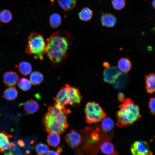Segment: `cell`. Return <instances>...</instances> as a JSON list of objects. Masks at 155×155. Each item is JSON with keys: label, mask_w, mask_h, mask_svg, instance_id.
Wrapping results in <instances>:
<instances>
[{"label": "cell", "mask_w": 155, "mask_h": 155, "mask_svg": "<svg viewBox=\"0 0 155 155\" xmlns=\"http://www.w3.org/2000/svg\"><path fill=\"white\" fill-rule=\"evenodd\" d=\"M23 106L25 111L29 114L36 112L39 108V105L37 102L33 99L28 100L25 102Z\"/></svg>", "instance_id": "e0dca14e"}, {"label": "cell", "mask_w": 155, "mask_h": 155, "mask_svg": "<svg viewBox=\"0 0 155 155\" xmlns=\"http://www.w3.org/2000/svg\"><path fill=\"white\" fill-rule=\"evenodd\" d=\"M82 99L80 91L77 88L65 84L54 98L55 102L62 106L79 104Z\"/></svg>", "instance_id": "277c9868"}, {"label": "cell", "mask_w": 155, "mask_h": 155, "mask_svg": "<svg viewBox=\"0 0 155 155\" xmlns=\"http://www.w3.org/2000/svg\"><path fill=\"white\" fill-rule=\"evenodd\" d=\"M19 77L15 71H8L5 73L3 76L4 85L8 87L15 86L18 82Z\"/></svg>", "instance_id": "30bf717a"}, {"label": "cell", "mask_w": 155, "mask_h": 155, "mask_svg": "<svg viewBox=\"0 0 155 155\" xmlns=\"http://www.w3.org/2000/svg\"><path fill=\"white\" fill-rule=\"evenodd\" d=\"M35 150L38 155L46 154L49 150V146L46 144L40 143L37 144L35 148Z\"/></svg>", "instance_id": "83f0119b"}, {"label": "cell", "mask_w": 155, "mask_h": 155, "mask_svg": "<svg viewBox=\"0 0 155 155\" xmlns=\"http://www.w3.org/2000/svg\"><path fill=\"white\" fill-rule=\"evenodd\" d=\"M145 84L146 91L152 93L155 91V76L153 73L145 75Z\"/></svg>", "instance_id": "9a60e30c"}, {"label": "cell", "mask_w": 155, "mask_h": 155, "mask_svg": "<svg viewBox=\"0 0 155 155\" xmlns=\"http://www.w3.org/2000/svg\"><path fill=\"white\" fill-rule=\"evenodd\" d=\"M11 137V135L4 131L0 132V152H3L15 146L9 140V138Z\"/></svg>", "instance_id": "8fae6325"}, {"label": "cell", "mask_w": 155, "mask_h": 155, "mask_svg": "<svg viewBox=\"0 0 155 155\" xmlns=\"http://www.w3.org/2000/svg\"><path fill=\"white\" fill-rule=\"evenodd\" d=\"M59 5L65 11L72 9L76 5V0H56Z\"/></svg>", "instance_id": "7402d4cb"}, {"label": "cell", "mask_w": 155, "mask_h": 155, "mask_svg": "<svg viewBox=\"0 0 155 155\" xmlns=\"http://www.w3.org/2000/svg\"><path fill=\"white\" fill-rule=\"evenodd\" d=\"M86 121L90 124L101 122L106 117V113L97 103L94 102L87 103L85 108Z\"/></svg>", "instance_id": "8992f818"}, {"label": "cell", "mask_w": 155, "mask_h": 155, "mask_svg": "<svg viewBox=\"0 0 155 155\" xmlns=\"http://www.w3.org/2000/svg\"><path fill=\"white\" fill-rule=\"evenodd\" d=\"M31 84L30 80L24 78H20L18 80V87L24 91L29 90L31 87Z\"/></svg>", "instance_id": "484cf974"}, {"label": "cell", "mask_w": 155, "mask_h": 155, "mask_svg": "<svg viewBox=\"0 0 155 155\" xmlns=\"http://www.w3.org/2000/svg\"><path fill=\"white\" fill-rule=\"evenodd\" d=\"M65 140L68 145L74 148L79 146L82 140L80 134L75 130H72L66 135Z\"/></svg>", "instance_id": "9c48e42d"}, {"label": "cell", "mask_w": 155, "mask_h": 155, "mask_svg": "<svg viewBox=\"0 0 155 155\" xmlns=\"http://www.w3.org/2000/svg\"><path fill=\"white\" fill-rule=\"evenodd\" d=\"M123 102L119 106V109L116 114V125L120 127L129 126L141 117L138 106L130 98H126Z\"/></svg>", "instance_id": "3957f363"}, {"label": "cell", "mask_w": 155, "mask_h": 155, "mask_svg": "<svg viewBox=\"0 0 155 155\" xmlns=\"http://www.w3.org/2000/svg\"><path fill=\"white\" fill-rule=\"evenodd\" d=\"M100 149L103 153L108 155H115L118 154L114 145L109 141H105L101 145Z\"/></svg>", "instance_id": "5bb4252c"}, {"label": "cell", "mask_w": 155, "mask_h": 155, "mask_svg": "<svg viewBox=\"0 0 155 155\" xmlns=\"http://www.w3.org/2000/svg\"><path fill=\"white\" fill-rule=\"evenodd\" d=\"M155 0H153L152 3V6L154 9L155 8Z\"/></svg>", "instance_id": "e575fe53"}, {"label": "cell", "mask_w": 155, "mask_h": 155, "mask_svg": "<svg viewBox=\"0 0 155 155\" xmlns=\"http://www.w3.org/2000/svg\"><path fill=\"white\" fill-rule=\"evenodd\" d=\"M101 122V129L104 132H109L113 129L114 126V123L110 118L105 117Z\"/></svg>", "instance_id": "ffe728a7"}, {"label": "cell", "mask_w": 155, "mask_h": 155, "mask_svg": "<svg viewBox=\"0 0 155 155\" xmlns=\"http://www.w3.org/2000/svg\"><path fill=\"white\" fill-rule=\"evenodd\" d=\"M93 14V11L91 9L88 7H85L83 8L79 12L78 16L81 20L88 21L91 19Z\"/></svg>", "instance_id": "cb8c5ba5"}, {"label": "cell", "mask_w": 155, "mask_h": 155, "mask_svg": "<svg viewBox=\"0 0 155 155\" xmlns=\"http://www.w3.org/2000/svg\"><path fill=\"white\" fill-rule=\"evenodd\" d=\"M103 66L105 67L108 68L110 66L109 63L107 62H104L103 63Z\"/></svg>", "instance_id": "d6a6232c"}, {"label": "cell", "mask_w": 155, "mask_h": 155, "mask_svg": "<svg viewBox=\"0 0 155 155\" xmlns=\"http://www.w3.org/2000/svg\"><path fill=\"white\" fill-rule=\"evenodd\" d=\"M71 111L66 106L56 102L49 106L43 119L46 131L48 133L55 132L59 134L63 132L68 126L67 116Z\"/></svg>", "instance_id": "7a4b0ae2"}, {"label": "cell", "mask_w": 155, "mask_h": 155, "mask_svg": "<svg viewBox=\"0 0 155 155\" xmlns=\"http://www.w3.org/2000/svg\"><path fill=\"white\" fill-rule=\"evenodd\" d=\"M12 18V15L8 10L5 9L0 12V21L3 23H8Z\"/></svg>", "instance_id": "4316f807"}, {"label": "cell", "mask_w": 155, "mask_h": 155, "mask_svg": "<svg viewBox=\"0 0 155 155\" xmlns=\"http://www.w3.org/2000/svg\"><path fill=\"white\" fill-rule=\"evenodd\" d=\"M155 99L154 97L150 98L149 102V107L151 112L153 115L155 114Z\"/></svg>", "instance_id": "f546056e"}, {"label": "cell", "mask_w": 155, "mask_h": 155, "mask_svg": "<svg viewBox=\"0 0 155 155\" xmlns=\"http://www.w3.org/2000/svg\"><path fill=\"white\" fill-rule=\"evenodd\" d=\"M102 25L108 28L113 27L117 22V18L113 15L110 13H105L101 17Z\"/></svg>", "instance_id": "4fadbf2b"}, {"label": "cell", "mask_w": 155, "mask_h": 155, "mask_svg": "<svg viewBox=\"0 0 155 155\" xmlns=\"http://www.w3.org/2000/svg\"><path fill=\"white\" fill-rule=\"evenodd\" d=\"M118 98L119 101L123 102L125 100V95L123 93L119 92L118 94Z\"/></svg>", "instance_id": "1f68e13d"}, {"label": "cell", "mask_w": 155, "mask_h": 155, "mask_svg": "<svg viewBox=\"0 0 155 155\" xmlns=\"http://www.w3.org/2000/svg\"><path fill=\"white\" fill-rule=\"evenodd\" d=\"M62 151V148L61 147H59L55 151L54 150H49L47 155H59Z\"/></svg>", "instance_id": "4dcf8cb0"}, {"label": "cell", "mask_w": 155, "mask_h": 155, "mask_svg": "<svg viewBox=\"0 0 155 155\" xmlns=\"http://www.w3.org/2000/svg\"><path fill=\"white\" fill-rule=\"evenodd\" d=\"M48 133L47 141L49 145L53 147L58 146L60 143L59 134L55 132H51Z\"/></svg>", "instance_id": "d6986e66"}, {"label": "cell", "mask_w": 155, "mask_h": 155, "mask_svg": "<svg viewBox=\"0 0 155 155\" xmlns=\"http://www.w3.org/2000/svg\"><path fill=\"white\" fill-rule=\"evenodd\" d=\"M44 76L40 72L35 71L32 72L30 76V81L34 85H37L40 84L43 80Z\"/></svg>", "instance_id": "603a6c76"}, {"label": "cell", "mask_w": 155, "mask_h": 155, "mask_svg": "<svg viewBox=\"0 0 155 155\" xmlns=\"http://www.w3.org/2000/svg\"><path fill=\"white\" fill-rule=\"evenodd\" d=\"M118 67L121 72H127L130 71L132 68V64L128 57H122L118 61Z\"/></svg>", "instance_id": "2e32d148"}, {"label": "cell", "mask_w": 155, "mask_h": 155, "mask_svg": "<svg viewBox=\"0 0 155 155\" xmlns=\"http://www.w3.org/2000/svg\"><path fill=\"white\" fill-rule=\"evenodd\" d=\"M45 45L46 42L43 36L34 32L28 37L25 51L27 54L33 55L34 59L42 61L43 59Z\"/></svg>", "instance_id": "5b68a950"}, {"label": "cell", "mask_w": 155, "mask_h": 155, "mask_svg": "<svg viewBox=\"0 0 155 155\" xmlns=\"http://www.w3.org/2000/svg\"><path fill=\"white\" fill-rule=\"evenodd\" d=\"M131 152L134 155H150L152 154L148 143L145 141H137L132 145Z\"/></svg>", "instance_id": "52a82bcc"}, {"label": "cell", "mask_w": 155, "mask_h": 155, "mask_svg": "<svg viewBox=\"0 0 155 155\" xmlns=\"http://www.w3.org/2000/svg\"><path fill=\"white\" fill-rule=\"evenodd\" d=\"M71 41V36L66 31L55 32L46 39L44 55L52 65L59 66L65 61Z\"/></svg>", "instance_id": "6da1fadb"}, {"label": "cell", "mask_w": 155, "mask_h": 155, "mask_svg": "<svg viewBox=\"0 0 155 155\" xmlns=\"http://www.w3.org/2000/svg\"><path fill=\"white\" fill-rule=\"evenodd\" d=\"M61 18L58 14L55 13L51 14L49 18V23L52 28H55L58 27L61 24Z\"/></svg>", "instance_id": "d4e9b609"}, {"label": "cell", "mask_w": 155, "mask_h": 155, "mask_svg": "<svg viewBox=\"0 0 155 155\" xmlns=\"http://www.w3.org/2000/svg\"><path fill=\"white\" fill-rule=\"evenodd\" d=\"M18 142H19L18 144L20 145L21 146H23L24 145V143L22 141H21L20 140L19 141H18Z\"/></svg>", "instance_id": "836d02e7"}, {"label": "cell", "mask_w": 155, "mask_h": 155, "mask_svg": "<svg viewBox=\"0 0 155 155\" xmlns=\"http://www.w3.org/2000/svg\"><path fill=\"white\" fill-rule=\"evenodd\" d=\"M113 8L117 10H121L125 7V0H113L111 1Z\"/></svg>", "instance_id": "f1b7e54d"}, {"label": "cell", "mask_w": 155, "mask_h": 155, "mask_svg": "<svg viewBox=\"0 0 155 155\" xmlns=\"http://www.w3.org/2000/svg\"><path fill=\"white\" fill-rule=\"evenodd\" d=\"M17 67L20 72L24 76L28 75L32 71L31 64L30 63L27 61H23L20 62Z\"/></svg>", "instance_id": "44dd1931"}, {"label": "cell", "mask_w": 155, "mask_h": 155, "mask_svg": "<svg viewBox=\"0 0 155 155\" xmlns=\"http://www.w3.org/2000/svg\"><path fill=\"white\" fill-rule=\"evenodd\" d=\"M18 94V92L16 88L10 86L4 90L2 96L7 100H13L17 98Z\"/></svg>", "instance_id": "ac0fdd59"}, {"label": "cell", "mask_w": 155, "mask_h": 155, "mask_svg": "<svg viewBox=\"0 0 155 155\" xmlns=\"http://www.w3.org/2000/svg\"><path fill=\"white\" fill-rule=\"evenodd\" d=\"M129 82V77L125 72L121 73L112 84L113 88L117 90H122L124 88Z\"/></svg>", "instance_id": "7c38bea8"}, {"label": "cell", "mask_w": 155, "mask_h": 155, "mask_svg": "<svg viewBox=\"0 0 155 155\" xmlns=\"http://www.w3.org/2000/svg\"><path fill=\"white\" fill-rule=\"evenodd\" d=\"M121 73L120 70L117 67L112 66L106 68L103 72L104 81L112 84Z\"/></svg>", "instance_id": "ba28073f"}]
</instances>
